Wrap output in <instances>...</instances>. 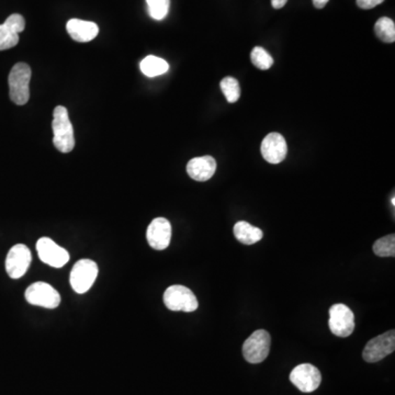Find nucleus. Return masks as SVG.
I'll list each match as a JSON object with an SVG mask.
<instances>
[{
  "label": "nucleus",
  "mask_w": 395,
  "mask_h": 395,
  "mask_svg": "<svg viewBox=\"0 0 395 395\" xmlns=\"http://www.w3.org/2000/svg\"><path fill=\"white\" fill-rule=\"evenodd\" d=\"M54 137L53 144L55 148L62 153H69L75 147L73 125L69 117V111L65 106H57L53 111L52 122Z\"/></svg>",
  "instance_id": "obj_1"
},
{
  "label": "nucleus",
  "mask_w": 395,
  "mask_h": 395,
  "mask_svg": "<svg viewBox=\"0 0 395 395\" xmlns=\"http://www.w3.org/2000/svg\"><path fill=\"white\" fill-rule=\"evenodd\" d=\"M31 75L30 66L26 63L15 64L9 74V97L17 106L26 104L30 99Z\"/></svg>",
  "instance_id": "obj_2"
},
{
  "label": "nucleus",
  "mask_w": 395,
  "mask_h": 395,
  "mask_svg": "<svg viewBox=\"0 0 395 395\" xmlns=\"http://www.w3.org/2000/svg\"><path fill=\"white\" fill-rule=\"evenodd\" d=\"M98 266L94 261L90 259H81L74 265L71 269V288L76 293H85L92 288L98 276Z\"/></svg>",
  "instance_id": "obj_3"
},
{
  "label": "nucleus",
  "mask_w": 395,
  "mask_h": 395,
  "mask_svg": "<svg viewBox=\"0 0 395 395\" xmlns=\"http://www.w3.org/2000/svg\"><path fill=\"white\" fill-rule=\"evenodd\" d=\"M164 303L170 311L193 312L199 307L195 293L180 284L169 286L165 291Z\"/></svg>",
  "instance_id": "obj_4"
},
{
  "label": "nucleus",
  "mask_w": 395,
  "mask_h": 395,
  "mask_svg": "<svg viewBox=\"0 0 395 395\" xmlns=\"http://www.w3.org/2000/svg\"><path fill=\"white\" fill-rule=\"evenodd\" d=\"M270 335L263 329L254 332L243 345V355L249 363H261L270 352Z\"/></svg>",
  "instance_id": "obj_5"
},
{
  "label": "nucleus",
  "mask_w": 395,
  "mask_h": 395,
  "mask_svg": "<svg viewBox=\"0 0 395 395\" xmlns=\"http://www.w3.org/2000/svg\"><path fill=\"white\" fill-rule=\"evenodd\" d=\"M329 329L338 337H348L355 329L354 312L345 304H334L329 309Z\"/></svg>",
  "instance_id": "obj_6"
},
{
  "label": "nucleus",
  "mask_w": 395,
  "mask_h": 395,
  "mask_svg": "<svg viewBox=\"0 0 395 395\" xmlns=\"http://www.w3.org/2000/svg\"><path fill=\"white\" fill-rule=\"evenodd\" d=\"M26 300L36 307L55 309L61 303V296L51 284L36 282L26 290Z\"/></svg>",
  "instance_id": "obj_7"
},
{
  "label": "nucleus",
  "mask_w": 395,
  "mask_h": 395,
  "mask_svg": "<svg viewBox=\"0 0 395 395\" xmlns=\"http://www.w3.org/2000/svg\"><path fill=\"white\" fill-rule=\"evenodd\" d=\"M290 381L301 392L311 393L314 392L321 385L322 375L315 366L311 363H302L292 370L290 373Z\"/></svg>",
  "instance_id": "obj_8"
},
{
  "label": "nucleus",
  "mask_w": 395,
  "mask_h": 395,
  "mask_svg": "<svg viewBox=\"0 0 395 395\" xmlns=\"http://www.w3.org/2000/svg\"><path fill=\"white\" fill-rule=\"evenodd\" d=\"M394 349L395 332L392 329L370 340L362 352V357L365 361L373 363L384 359L387 356L391 355Z\"/></svg>",
  "instance_id": "obj_9"
},
{
  "label": "nucleus",
  "mask_w": 395,
  "mask_h": 395,
  "mask_svg": "<svg viewBox=\"0 0 395 395\" xmlns=\"http://www.w3.org/2000/svg\"><path fill=\"white\" fill-rule=\"evenodd\" d=\"M32 255L28 246L17 244L8 251L6 258V270L11 279H20L26 275L30 267Z\"/></svg>",
  "instance_id": "obj_10"
},
{
  "label": "nucleus",
  "mask_w": 395,
  "mask_h": 395,
  "mask_svg": "<svg viewBox=\"0 0 395 395\" xmlns=\"http://www.w3.org/2000/svg\"><path fill=\"white\" fill-rule=\"evenodd\" d=\"M36 251L41 261L48 266L62 268L69 263V251L52 241L51 238L41 237L36 243Z\"/></svg>",
  "instance_id": "obj_11"
},
{
  "label": "nucleus",
  "mask_w": 395,
  "mask_h": 395,
  "mask_svg": "<svg viewBox=\"0 0 395 395\" xmlns=\"http://www.w3.org/2000/svg\"><path fill=\"white\" fill-rule=\"evenodd\" d=\"M147 242L152 249L164 251L172 241V224L165 218H156L147 228Z\"/></svg>",
  "instance_id": "obj_12"
},
{
  "label": "nucleus",
  "mask_w": 395,
  "mask_h": 395,
  "mask_svg": "<svg viewBox=\"0 0 395 395\" xmlns=\"http://www.w3.org/2000/svg\"><path fill=\"white\" fill-rule=\"evenodd\" d=\"M26 28V20L22 15L13 13L5 23L0 25V51L15 48L19 42V33Z\"/></svg>",
  "instance_id": "obj_13"
},
{
  "label": "nucleus",
  "mask_w": 395,
  "mask_h": 395,
  "mask_svg": "<svg viewBox=\"0 0 395 395\" xmlns=\"http://www.w3.org/2000/svg\"><path fill=\"white\" fill-rule=\"evenodd\" d=\"M261 155L270 164H280L286 158L288 145L280 133H269L261 143Z\"/></svg>",
  "instance_id": "obj_14"
},
{
  "label": "nucleus",
  "mask_w": 395,
  "mask_h": 395,
  "mask_svg": "<svg viewBox=\"0 0 395 395\" xmlns=\"http://www.w3.org/2000/svg\"><path fill=\"white\" fill-rule=\"evenodd\" d=\"M216 172V162L212 156L193 158L187 164L188 175L195 181H208Z\"/></svg>",
  "instance_id": "obj_15"
},
{
  "label": "nucleus",
  "mask_w": 395,
  "mask_h": 395,
  "mask_svg": "<svg viewBox=\"0 0 395 395\" xmlns=\"http://www.w3.org/2000/svg\"><path fill=\"white\" fill-rule=\"evenodd\" d=\"M66 30L74 41L79 43H86L98 36L99 27L92 21L71 19L66 25Z\"/></svg>",
  "instance_id": "obj_16"
},
{
  "label": "nucleus",
  "mask_w": 395,
  "mask_h": 395,
  "mask_svg": "<svg viewBox=\"0 0 395 395\" xmlns=\"http://www.w3.org/2000/svg\"><path fill=\"white\" fill-rule=\"evenodd\" d=\"M234 235L236 240L244 245H254L263 238V230L256 226H251L245 221H241L234 226Z\"/></svg>",
  "instance_id": "obj_17"
},
{
  "label": "nucleus",
  "mask_w": 395,
  "mask_h": 395,
  "mask_svg": "<svg viewBox=\"0 0 395 395\" xmlns=\"http://www.w3.org/2000/svg\"><path fill=\"white\" fill-rule=\"evenodd\" d=\"M169 69V65L165 60L158 57V56L150 55L146 56L142 62H141V71L144 74L145 76L158 77L162 74L167 73Z\"/></svg>",
  "instance_id": "obj_18"
},
{
  "label": "nucleus",
  "mask_w": 395,
  "mask_h": 395,
  "mask_svg": "<svg viewBox=\"0 0 395 395\" xmlns=\"http://www.w3.org/2000/svg\"><path fill=\"white\" fill-rule=\"evenodd\" d=\"M375 32L377 38L385 43H393L395 41L394 21L387 17H382L375 23Z\"/></svg>",
  "instance_id": "obj_19"
},
{
  "label": "nucleus",
  "mask_w": 395,
  "mask_h": 395,
  "mask_svg": "<svg viewBox=\"0 0 395 395\" xmlns=\"http://www.w3.org/2000/svg\"><path fill=\"white\" fill-rule=\"evenodd\" d=\"M373 251L379 257H394L395 256V235H390L381 237L373 244Z\"/></svg>",
  "instance_id": "obj_20"
},
{
  "label": "nucleus",
  "mask_w": 395,
  "mask_h": 395,
  "mask_svg": "<svg viewBox=\"0 0 395 395\" xmlns=\"http://www.w3.org/2000/svg\"><path fill=\"white\" fill-rule=\"evenodd\" d=\"M221 90L226 96V100L230 104H234L237 102L240 97H241V87L237 79L233 77H226L221 81Z\"/></svg>",
  "instance_id": "obj_21"
},
{
  "label": "nucleus",
  "mask_w": 395,
  "mask_h": 395,
  "mask_svg": "<svg viewBox=\"0 0 395 395\" xmlns=\"http://www.w3.org/2000/svg\"><path fill=\"white\" fill-rule=\"evenodd\" d=\"M251 61L254 65L256 66L257 69H261V71H267V69H270L271 66L274 65V59L271 57L270 54L265 48H261V46L253 48L251 53Z\"/></svg>",
  "instance_id": "obj_22"
},
{
  "label": "nucleus",
  "mask_w": 395,
  "mask_h": 395,
  "mask_svg": "<svg viewBox=\"0 0 395 395\" xmlns=\"http://www.w3.org/2000/svg\"><path fill=\"white\" fill-rule=\"evenodd\" d=\"M147 9L155 20H162L169 13L170 0H146Z\"/></svg>",
  "instance_id": "obj_23"
},
{
  "label": "nucleus",
  "mask_w": 395,
  "mask_h": 395,
  "mask_svg": "<svg viewBox=\"0 0 395 395\" xmlns=\"http://www.w3.org/2000/svg\"><path fill=\"white\" fill-rule=\"evenodd\" d=\"M384 0H357L358 7L361 8V9H373V8L377 7V6L382 4Z\"/></svg>",
  "instance_id": "obj_24"
},
{
  "label": "nucleus",
  "mask_w": 395,
  "mask_h": 395,
  "mask_svg": "<svg viewBox=\"0 0 395 395\" xmlns=\"http://www.w3.org/2000/svg\"><path fill=\"white\" fill-rule=\"evenodd\" d=\"M288 3V0H271V5L275 9H282Z\"/></svg>",
  "instance_id": "obj_25"
},
{
  "label": "nucleus",
  "mask_w": 395,
  "mask_h": 395,
  "mask_svg": "<svg viewBox=\"0 0 395 395\" xmlns=\"http://www.w3.org/2000/svg\"><path fill=\"white\" fill-rule=\"evenodd\" d=\"M328 1L329 0H313V5H314L315 8H317V9H323Z\"/></svg>",
  "instance_id": "obj_26"
},
{
  "label": "nucleus",
  "mask_w": 395,
  "mask_h": 395,
  "mask_svg": "<svg viewBox=\"0 0 395 395\" xmlns=\"http://www.w3.org/2000/svg\"><path fill=\"white\" fill-rule=\"evenodd\" d=\"M392 205H393V207H394V205H395V199H394V198H392Z\"/></svg>",
  "instance_id": "obj_27"
}]
</instances>
